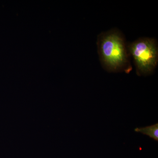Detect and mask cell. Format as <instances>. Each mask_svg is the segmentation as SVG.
Returning <instances> with one entry per match:
<instances>
[{
    "mask_svg": "<svg viewBox=\"0 0 158 158\" xmlns=\"http://www.w3.org/2000/svg\"><path fill=\"white\" fill-rule=\"evenodd\" d=\"M97 46L100 62L106 71L129 74L132 70L128 43L119 29L114 28L100 33Z\"/></svg>",
    "mask_w": 158,
    "mask_h": 158,
    "instance_id": "6da1fadb",
    "label": "cell"
},
{
    "mask_svg": "<svg viewBox=\"0 0 158 158\" xmlns=\"http://www.w3.org/2000/svg\"><path fill=\"white\" fill-rule=\"evenodd\" d=\"M128 48L137 75L146 77L152 74L158 64L157 40L152 37H140L128 43Z\"/></svg>",
    "mask_w": 158,
    "mask_h": 158,
    "instance_id": "7a4b0ae2",
    "label": "cell"
},
{
    "mask_svg": "<svg viewBox=\"0 0 158 158\" xmlns=\"http://www.w3.org/2000/svg\"><path fill=\"white\" fill-rule=\"evenodd\" d=\"M135 131L136 132L141 133L144 135L148 136L156 141H158V123L146 127L136 128L135 129Z\"/></svg>",
    "mask_w": 158,
    "mask_h": 158,
    "instance_id": "3957f363",
    "label": "cell"
}]
</instances>
